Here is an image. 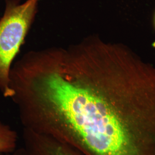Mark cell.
Instances as JSON below:
<instances>
[{
	"instance_id": "3",
	"label": "cell",
	"mask_w": 155,
	"mask_h": 155,
	"mask_svg": "<svg viewBox=\"0 0 155 155\" xmlns=\"http://www.w3.org/2000/svg\"><path fill=\"white\" fill-rule=\"evenodd\" d=\"M22 139L29 155H83L68 144L28 129L23 128Z\"/></svg>"
},
{
	"instance_id": "4",
	"label": "cell",
	"mask_w": 155,
	"mask_h": 155,
	"mask_svg": "<svg viewBox=\"0 0 155 155\" xmlns=\"http://www.w3.org/2000/svg\"><path fill=\"white\" fill-rule=\"evenodd\" d=\"M18 140L16 132L0 120V153L15 151L17 148Z\"/></svg>"
},
{
	"instance_id": "1",
	"label": "cell",
	"mask_w": 155,
	"mask_h": 155,
	"mask_svg": "<svg viewBox=\"0 0 155 155\" xmlns=\"http://www.w3.org/2000/svg\"><path fill=\"white\" fill-rule=\"evenodd\" d=\"M43 119L83 155H155V66L120 45L61 79Z\"/></svg>"
},
{
	"instance_id": "2",
	"label": "cell",
	"mask_w": 155,
	"mask_h": 155,
	"mask_svg": "<svg viewBox=\"0 0 155 155\" xmlns=\"http://www.w3.org/2000/svg\"><path fill=\"white\" fill-rule=\"evenodd\" d=\"M40 0H5L0 18V92L11 98L12 67L35 21Z\"/></svg>"
},
{
	"instance_id": "6",
	"label": "cell",
	"mask_w": 155,
	"mask_h": 155,
	"mask_svg": "<svg viewBox=\"0 0 155 155\" xmlns=\"http://www.w3.org/2000/svg\"><path fill=\"white\" fill-rule=\"evenodd\" d=\"M153 24H154V27H155V12L154 14V16H153Z\"/></svg>"
},
{
	"instance_id": "5",
	"label": "cell",
	"mask_w": 155,
	"mask_h": 155,
	"mask_svg": "<svg viewBox=\"0 0 155 155\" xmlns=\"http://www.w3.org/2000/svg\"><path fill=\"white\" fill-rule=\"evenodd\" d=\"M0 155H29L27 151L22 147L21 148H19L15 150V151L11 152V153H0Z\"/></svg>"
}]
</instances>
